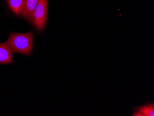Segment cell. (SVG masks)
Returning <instances> with one entry per match:
<instances>
[{"label":"cell","instance_id":"5","mask_svg":"<svg viewBox=\"0 0 154 116\" xmlns=\"http://www.w3.org/2000/svg\"><path fill=\"white\" fill-rule=\"evenodd\" d=\"M132 116H154V104H147L140 107H136Z\"/></svg>","mask_w":154,"mask_h":116},{"label":"cell","instance_id":"4","mask_svg":"<svg viewBox=\"0 0 154 116\" xmlns=\"http://www.w3.org/2000/svg\"><path fill=\"white\" fill-rule=\"evenodd\" d=\"M13 52L6 42L0 43V64H13Z\"/></svg>","mask_w":154,"mask_h":116},{"label":"cell","instance_id":"1","mask_svg":"<svg viewBox=\"0 0 154 116\" xmlns=\"http://www.w3.org/2000/svg\"><path fill=\"white\" fill-rule=\"evenodd\" d=\"M34 34L33 31L28 33H11L6 43L13 53L32 56L33 49Z\"/></svg>","mask_w":154,"mask_h":116},{"label":"cell","instance_id":"3","mask_svg":"<svg viewBox=\"0 0 154 116\" xmlns=\"http://www.w3.org/2000/svg\"><path fill=\"white\" fill-rule=\"evenodd\" d=\"M39 0H24V7L21 16L29 23H32L33 14Z\"/></svg>","mask_w":154,"mask_h":116},{"label":"cell","instance_id":"2","mask_svg":"<svg viewBox=\"0 0 154 116\" xmlns=\"http://www.w3.org/2000/svg\"><path fill=\"white\" fill-rule=\"evenodd\" d=\"M48 0H39L33 14L32 25L39 31H43L46 24Z\"/></svg>","mask_w":154,"mask_h":116},{"label":"cell","instance_id":"6","mask_svg":"<svg viewBox=\"0 0 154 116\" xmlns=\"http://www.w3.org/2000/svg\"><path fill=\"white\" fill-rule=\"evenodd\" d=\"M7 3L12 12L18 16H21L24 0H7Z\"/></svg>","mask_w":154,"mask_h":116}]
</instances>
